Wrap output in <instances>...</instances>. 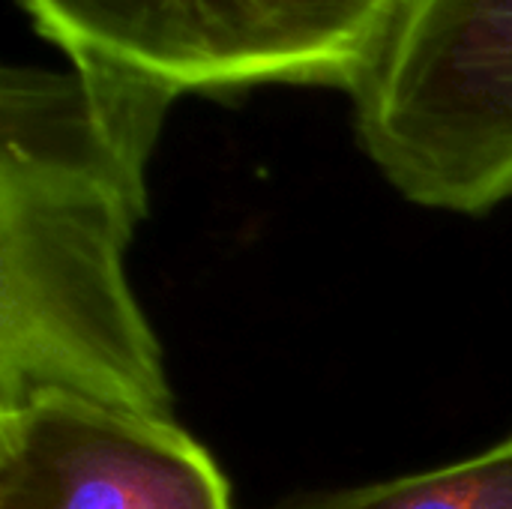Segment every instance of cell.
<instances>
[{"mask_svg":"<svg viewBox=\"0 0 512 509\" xmlns=\"http://www.w3.org/2000/svg\"><path fill=\"white\" fill-rule=\"evenodd\" d=\"M348 93L363 153L411 204L512 201V0H390Z\"/></svg>","mask_w":512,"mask_h":509,"instance_id":"2","label":"cell"},{"mask_svg":"<svg viewBox=\"0 0 512 509\" xmlns=\"http://www.w3.org/2000/svg\"><path fill=\"white\" fill-rule=\"evenodd\" d=\"M177 96L99 63L0 75V414L78 399L177 420L129 279L147 162Z\"/></svg>","mask_w":512,"mask_h":509,"instance_id":"1","label":"cell"},{"mask_svg":"<svg viewBox=\"0 0 512 509\" xmlns=\"http://www.w3.org/2000/svg\"><path fill=\"white\" fill-rule=\"evenodd\" d=\"M72 63L183 93L348 90L390 0H21Z\"/></svg>","mask_w":512,"mask_h":509,"instance_id":"3","label":"cell"},{"mask_svg":"<svg viewBox=\"0 0 512 509\" xmlns=\"http://www.w3.org/2000/svg\"><path fill=\"white\" fill-rule=\"evenodd\" d=\"M0 509H234L219 462L177 423L78 399L0 414Z\"/></svg>","mask_w":512,"mask_h":509,"instance_id":"4","label":"cell"},{"mask_svg":"<svg viewBox=\"0 0 512 509\" xmlns=\"http://www.w3.org/2000/svg\"><path fill=\"white\" fill-rule=\"evenodd\" d=\"M264 509H512V432L432 471L309 492Z\"/></svg>","mask_w":512,"mask_h":509,"instance_id":"5","label":"cell"}]
</instances>
